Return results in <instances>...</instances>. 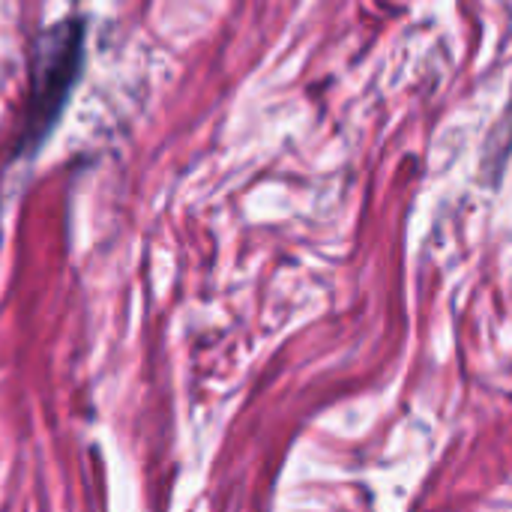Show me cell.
<instances>
[{
	"label": "cell",
	"instance_id": "1",
	"mask_svg": "<svg viewBox=\"0 0 512 512\" xmlns=\"http://www.w3.org/2000/svg\"><path fill=\"white\" fill-rule=\"evenodd\" d=\"M84 60V24L69 18L51 30H45L33 66H30V99H27V120L21 129V147H36L45 132H51L54 120L60 117L75 78Z\"/></svg>",
	"mask_w": 512,
	"mask_h": 512
}]
</instances>
